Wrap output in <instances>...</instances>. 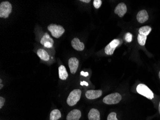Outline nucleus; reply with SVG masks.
<instances>
[{"label": "nucleus", "mask_w": 160, "mask_h": 120, "mask_svg": "<svg viewBox=\"0 0 160 120\" xmlns=\"http://www.w3.org/2000/svg\"><path fill=\"white\" fill-rule=\"evenodd\" d=\"M72 46L75 50L82 51L84 49V44L83 42L80 41V39L77 38L73 39L71 42Z\"/></svg>", "instance_id": "nucleus-12"}, {"label": "nucleus", "mask_w": 160, "mask_h": 120, "mask_svg": "<svg viewBox=\"0 0 160 120\" xmlns=\"http://www.w3.org/2000/svg\"><path fill=\"white\" fill-rule=\"evenodd\" d=\"M81 75L84 76H88V73H87V72H83V71H82V72H81Z\"/></svg>", "instance_id": "nucleus-24"}, {"label": "nucleus", "mask_w": 160, "mask_h": 120, "mask_svg": "<svg viewBox=\"0 0 160 120\" xmlns=\"http://www.w3.org/2000/svg\"><path fill=\"white\" fill-rule=\"evenodd\" d=\"M38 56L42 60L45 61H48L50 58L49 55L47 51H46L45 50L42 49H39L38 50L37 52Z\"/></svg>", "instance_id": "nucleus-15"}, {"label": "nucleus", "mask_w": 160, "mask_h": 120, "mask_svg": "<svg viewBox=\"0 0 160 120\" xmlns=\"http://www.w3.org/2000/svg\"><path fill=\"white\" fill-rule=\"evenodd\" d=\"M149 19L148 13L145 10H142L139 12L137 15V19L140 23H143Z\"/></svg>", "instance_id": "nucleus-11"}, {"label": "nucleus", "mask_w": 160, "mask_h": 120, "mask_svg": "<svg viewBox=\"0 0 160 120\" xmlns=\"http://www.w3.org/2000/svg\"><path fill=\"white\" fill-rule=\"evenodd\" d=\"M49 42V43L54 44V40L50 37L48 33H46L43 35V37L40 40V43L44 45L46 43Z\"/></svg>", "instance_id": "nucleus-17"}, {"label": "nucleus", "mask_w": 160, "mask_h": 120, "mask_svg": "<svg viewBox=\"0 0 160 120\" xmlns=\"http://www.w3.org/2000/svg\"><path fill=\"white\" fill-rule=\"evenodd\" d=\"M102 3V2L101 0H94L93 2V6L96 9L99 8L101 6Z\"/></svg>", "instance_id": "nucleus-22"}, {"label": "nucleus", "mask_w": 160, "mask_h": 120, "mask_svg": "<svg viewBox=\"0 0 160 120\" xmlns=\"http://www.w3.org/2000/svg\"><path fill=\"white\" fill-rule=\"evenodd\" d=\"M89 120H100V115L98 110L92 109L88 115Z\"/></svg>", "instance_id": "nucleus-13"}, {"label": "nucleus", "mask_w": 160, "mask_h": 120, "mask_svg": "<svg viewBox=\"0 0 160 120\" xmlns=\"http://www.w3.org/2000/svg\"><path fill=\"white\" fill-rule=\"evenodd\" d=\"M125 39L128 42H132V35L131 33L128 32L127 33L125 37Z\"/></svg>", "instance_id": "nucleus-21"}, {"label": "nucleus", "mask_w": 160, "mask_h": 120, "mask_svg": "<svg viewBox=\"0 0 160 120\" xmlns=\"http://www.w3.org/2000/svg\"><path fill=\"white\" fill-rule=\"evenodd\" d=\"M81 112L79 110L74 109L68 113L67 120H79L81 117Z\"/></svg>", "instance_id": "nucleus-10"}, {"label": "nucleus", "mask_w": 160, "mask_h": 120, "mask_svg": "<svg viewBox=\"0 0 160 120\" xmlns=\"http://www.w3.org/2000/svg\"><path fill=\"white\" fill-rule=\"evenodd\" d=\"M120 44V41L118 39H114L105 47V53L108 55H113L116 48Z\"/></svg>", "instance_id": "nucleus-6"}, {"label": "nucleus", "mask_w": 160, "mask_h": 120, "mask_svg": "<svg viewBox=\"0 0 160 120\" xmlns=\"http://www.w3.org/2000/svg\"><path fill=\"white\" fill-rule=\"evenodd\" d=\"M127 11L126 5L124 3H121L116 6L115 9V13L118 14L120 18L124 16Z\"/></svg>", "instance_id": "nucleus-9"}, {"label": "nucleus", "mask_w": 160, "mask_h": 120, "mask_svg": "<svg viewBox=\"0 0 160 120\" xmlns=\"http://www.w3.org/2000/svg\"><path fill=\"white\" fill-rule=\"evenodd\" d=\"M107 120H118L117 118V113L114 112H111L108 116Z\"/></svg>", "instance_id": "nucleus-20"}, {"label": "nucleus", "mask_w": 160, "mask_h": 120, "mask_svg": "<svg viewBox=\"0 0 160 120\" xmlns=\"http://www.w3.org/2000/svg\"><path fill=\"white\" fill-rule=\"evenodd\" d=\"M12 6L9 2H2L0 4V18H6L11 13Z\"/></svg>", "instance_id": "nucleus-3"}, {"label": "nucleus", "mask_w": 160, "mask_h": 120, "mask_svg": "<svg viewBox=\"0 0 160 120\" xmlns=\"http://www.w3.org/2000/svg\"><path fill=\"white\" fill-rule=\"evenodd\" d=\"M59 78L61 80H66L68 77L69 75H68L66 67L63 65L60 66L59 67Z\"/></svg>", "instance_id": "nucleus-14"}, {"label": "nucleus", "mask_w": 160, "mask_h": 120, "mask_svg": "<svg viewBox=\"0 0 160 120\" xmlns=\"http://www.w3.org/2000/svg\"><path fill=\"white\" fill-rule=\"evenodd\" d=\"M81 2H82L85 3H89L90 2V0H81L80 1Z\"/></svg>", "instance_id": "nucleus-26"}, {"label": "nucleus", "mask_w": 160, "mask_h": 120, "mask_svg": "<svg viewBox=\"0 0 160 120\" xmlns=\"http://www.w3.org/2000/svg\"><path fill=\"white\" fill-rule=\"evenodd\" d=\"M0 83H1V84H2V79H0Z\"/></svg>", "instance_id": "nucleus-28"}, {"label": "nucleus", "mask_w": 160, "mask_h": 120, "mask_svg": "<svg viewBox=\"0 0 160 120\" xmlns=\"http://www.w3.org/2000/svg\"><path fill=\"white\" fill-rule=\"evenodd\" d=\"M62 114L59 110L55 109L53 110L50 114V120H58L61 118Z\"/></svg>", "instance_id": "nucleus-16"}, {"label": "nucleus", "mask_w": 160, "mask_h": 120, "mask_svg": "<svg viewBox=\"0 0 160 120\" xmlns=\"http://www.w3.org/2000/svg\"><path fill=\"white\" fill-rule=\"evenodd\" d=\"M136 90L138 93L145 97L150 100H152L154 97L153 92L145 85L140 84L137 86Z\"/></svg>", "instance_id": "nucleus-4"}, {"label": "nucleus", "mask_w": 160, "mask_h": 120, "mask_svg": "<svg viewBox=\"0 0 160 120\" xmlns=\"http://www.w3.org/2000/svg\"><path fill=\"white\" fill-rule=\"evenodd\" d=\"M5 102V100L4 97H0V109H1L4 105V103Z\"/></svg>", "instance_id": "nucleus-23"}, {"label": "nucleus", "mask_w": 160, "mask_h": 120, "mask_svg": "<svg viewBox=\"0 0 160 120\" xmlns=\"http://www.w3.org/2000/svg\"><path fill=\"white\" fill-rule=\"evenodd\" d=\"M48 29L50 31L52 36L55 38L58 39L61 37L65 32V29L62 26L57 24H50L48 27Z\"/></svg>", "instance_id": "nucleus-2"}, {"label": "nucleus", "mask_w": 160, "mask_h": 120, "mask_svg": "<svg viewBox=\"0 0 160 120\" xmlns=\"http://www.w3.org/2000/svg\"></svg>", "instance_id": "nucleus-30"}, {"label": "nucleus", "mask_w": 160, "mask_h": 120, "mask_svg": "<svg viewBox=\"0 0 160 120\" xmlns=\"http://www.w3.org/2000/svg\"><path fill=\"white\" fill-rule=\"evenodd\" d=\"M82 91L80 89H76L72 91L67 97V103L70 106H73L80 101Z\"/></svg>", "instance_id": "nucleus-1"}, {"label": "nucleus", "mask_w": 160, "mask_h": 120, "mask_svg": "<svg viewBox=\"0 0 160 120\" xmlns=\"http://www.w3.org/2000/svg\"><path fill=\"white\" fill-rule=\"evenodd\" d=\"M79 61L76 58H71L68 61V65L71 74H75L79 66Z\"/></svg>", "instance_id": "nucleus-7"}, {"label": "nucleus", "mask_w": 160, "mask_h": 120, "mask_svg": "<svg viewBox=\"0 0 160 120\" xmlns=\"http://www.w3.org/2000/svg\"><path fill=\"white\" fill-rule=\"evenodd\" d=\"M159 78H160V72H159Z\"/></svg>", "instance_id": "nucleus-29"}, {"label": "nucleus", "mask_w": 160, "mask_h": 120, "mask_svg": "<svg viewBox=\"0 0 160 120\" xmlns=\"http://www.w3.org/2000/svg\"><path fill=\"white\" fill-rule=\"evenodd\" d=\"M122 100V96L118 93L110 94L105 97L103 102L108 105L116 104L118 103Z\"/></svg>", "instance_id": "nucleus-5"}, {"label": "nucleus", "mask_w": 160, "mask_h": 120, "mask_svg": "<svg viewBox=\"0 0 160 120\" xmlns=\"http://www.w3.org/2000/svg\"><path fill=\"white\" fill-rule=\"evenodd\" d=\"M146 39H147V36L142 35L141 34H138V43L141 46L145 45L146 43Z\"/></svg>", "instance_id": "nucleus-19"}, {"label": "nucleus", "mask_w": 160, "mask_h": 120, "mask_svg": "<svg viewBox=\"0 0 160 120\" xmlns=\"http://www.w3.org/2000/svg\"><path fill=\"white\" fill-rule=\"evenodd\" d=\"M81 85H85L86 86H88V84L87 83V82H85V81H83V82H81Z\"/></svg>", "instance_id": "nucleus-25"}, {"label": "nucleus", "mask_w": 160, "mask_h": 120, "mask_svg": "<svg viewBox=\"0 0 160 120\" xmlns=\"http://www.w3.org/2000/svg\"><path fill=\"white\" fill-rule=\"evenodd\" d=\"M3 85L2 84H0V89H2V87H3Z\"/></svg>", "instance_id": "nucleus-27"}, {"label": "nucleus", "mask_w": 160, "mask_h": 120, "mask_svg": "<svg viewBox=\"0 0 160 120\" xmlns=\"http://www.w3.org/2000/svg\"><path fill=\"white\" fill-rule=\"evenodd\" d=\"M152 31V28L150 26H146L141 27L139 30V34L147 36Z\"/></svg>", "instance_id": "nucleus-18"}, {"label": "nucleus", "mask_w": 160, "mask_h": 120, "mask_svg": "<svg viewBox=\"0 0 160 120\" xmlns=\"http://www.w3.org/2000/svg\"><path fill=\"white\" fill-rule=\"evenodd\" d=\"M102 93L103 92L101 90H89L85 93V96L89 100H94L100 97L102 95Z\"/></svg>", "instance_id": "nucleus-8"}]
</instances>
